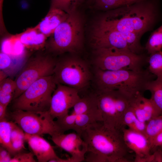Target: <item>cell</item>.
I'll list each match as a JSON object with an SVG mask.
<instances>
[{
    "mask_svg": "<svg viewBox=\"0 0 162 162\" xmlns=\"http://www.w3.org/2000/svg\"><path fill=\"white\" fill-rule=\"evenodd\" d=\"M87 148L85 161L88 162H131L134 159L124 141L122 130L95 123L80 135Z\"/></svg>",
    "mask_w": 162,
    "mask_h": 162,
    "instance_id": "1",
    "label": "cell"
},
{
    "mask_svg": "<svg viewBox=\"0 0 162 162\" xmlns=\"http://www.w3.org/2000/svg\"><path fill=\"white\" fill-rule=\"evenodd\" d=\"M159 0H142L106 11L96 23L103 27L141 36L153 30L159 17Z\"/></svg>",
    "mask_w": 162,
    "mask_h": 162,
    "instance_id": "2",
    "label": "cell"
},
{
    "mask_svg": "<svg viewBox=\"0 0 162 162\" xmlns=\"http://www.w3.org/2000/svg\"><path fill=\"white\" fill-rule=\"evenodd\" d=\"M156 76L148 69L140 71L96 68L94 75L98 90H118L130 98L146 91L148 82Z\"/></svg>",
    "mask_w": 162,
    "mask_h": 162,
    "instance_id": "3",
    "label": "cell"
},
{
    "mask_svg": "<svg viewBox=\"0 0 162 162\" xmlns=\"http://www.w3.org/2000/svg\"><path fill=\"white\" fill-rule=\"evenodd\" d=\"M76 11L56 29L46 45L48 51L55 54L65 52L76 53L82 49L83 42L82 20Z\"/></svg>",
    "mask_w": 162,
    "mask_h": 162,
    "instance_id": "4",
    "label": "cell"
},
{
    "mask_svg": "<svg viewBox=\"0 0 162 162\" xmlns=\"http://www.w3.org/2000/svg\"><path fill=\"white\" fill-rule=\"evenodd\" d=\"M57 84L53 75L39 79L13 100L12 109L32 112L48 111Z\"/></svg>",
    "mask_w": 162,
    "mask_h": 162,
    "instance_id": "5",
    "label": "cell"
},
{
    "mask_svg": "<svg viewBox=\"0 0 162 162\" xmlns=\"http://www.w3.org/2000/svg\"><path fill=\"white\" fill-rule=\"evenodd\" d=\"M94 62L96 68L104 70H121L140 71L147 63L148 57L130 50L115 48L94 49Z\"/></svg>",
    "mask_w": 162,
    "mask_h": 162,
    "instance_id": "6",
    "label": "cell"
},
{
    "mask_svg": "<svg viewBox=\"0 0 162 162\" xmlns=\"http://www.w3.org/2000/svg\"><path fill=\"white\" fill-rule=\"evenodd\" d=\"M92 30L90 42L94 49L115 48L139 54L144 50L140 42L142 36L137 34L121 32L96 23Z\"/></svg>",
    "mask_w": 162,
    "mask_h": 162,
    "instance_id": "7",
    "label": "cell"
},
{
    "mask_svg": "<svg viewBox=\"0 0 162 162\" xmlns=\"http://www.w3.org/2000/svg\"><path fill=\"white\" fill-rule=\"evenodd\" d=\"M56 60L48 55L38 54L23 64L14 80L16 88L13 100L39 79L53 75Z\"/></svg>",
    "mask_w": 162,
    "mask_h": 162,
    "instance_id": "8",
    "label": "cell"
},
{
    "mask_svg": "<svg viewBox=\"0 0 162 162\" xmlns=\"http://www.w3.org/2000/svg\"><path fill=\"white\" fill-rule=\"evenodd\" d=\"M53 75L57 84L79 90L88 85L91 77L87 64L82 60L74 57L56 60Z\"/></svg>",
    "mask_w": 162,
    "mask_h": 162,
    "instance_id": "9",
    "label": "cell"
},
{
    "mask_svg": "<svg viewBox=\"0 0 162 162\" xmlns=\"http://www.w3.org/2000/svg\"><path fill=\"white\" fill-rule=\"evenodd\" d=\"M9 116L26 134H47L52 137L64 133L48 111L32 112L16 110L10 112Z\"/></svg>",
    "mask_w": 162,
    "mask_h": 162,
    "instance_id": "10",
    "label": "cell"
},
{
    "mask_svg": "<svg viewBox=\"0 0 162 162\" xmlns=\"http://www.w3.org/2000/svg\"><path fill=\"white\" fill-rule=\"evenodd\" d=\"M79 90L66 85L57 84L51 100L48 112L54 119L69 113L80 99Z\"/></svg>",
    "mask_w": 162,
    "mask_h": 162,
    "instance_id": "11",
    "label": "cell"
},
{
    "mask_svg": "<svg viewBox=\"0 0 162 162\" xmlns=\"http://www.w3.org/2000/svg\"><path fill=\"white\" fill-rule=\"evenodd\" d=\"M95 93L104 125L120 130L118 124V90H98Z\"/></svg>",
    "mask_w": 162,
    "mask_h": 162,
    "instance_id": "12",
    "label": "cell"
},
{
    "mask_svg": "<svg viewBox=\"0 0 162 162\" xmlns=\"http://www.w3.org/2000/svg\"><path fill=\"white\" fill-rule=\"evenodd\" d=\"M122 132L127 146L135 154L134 162H155L151 142L145 134L126 128Z\"/></svg>",
    "mask_w": 162,
    "mask_h": 162,
    "instance_id": "13",
    "label": "cell"
},
{
    "mask_svg": "<svg viewBox=\"0 0 162 162\" xmlns=\"http://www.w3.org/2000/svg\"><path fill=\"white\" fill-rule=\"evenodd\" d=\"M51 139L57 146L70 155L71 162L85 161L87 152L86 144L81 136L76 132L61 134L51 137Z\"/></svg>",
    "mask_w": 162,
    "mask_h": 162,
    "instance_id": "14",
    "label": "cell"
},
{
    "mask_svg": "<svg viewBox=\"0 0 162 162\" xmlns=\"http://www.w3.org/2000/svg\"><path fill=\"white\" fill-rule=\"evenodd\" d=\"M25 133V140L39 162H62L51 144L40 135Z\"/></svg>",
    "mask_w": 162,
    "mask_h": 162,
    "instance_id": "15",
    "label": "cell"
},
{
    "mask_svg": "<svg viewBox=\"0 0 162 162\" xmlns=\"http://www.w3.org/2000/svg\"><path fill=\"white\" fill-rule=\"evenodd\" d=\"M130 106L138 119L146 123L150 120L161 115L160 111L151 99L138 94L130 99Z\"/></svg>",
    "mask_w": 162,
    "mask_h": 162,
    "instance_id": "16",
    "label": "cell"
},
{
    "mask_svg": "<svg viewBox=\"0 0 162 162\" xmlns=\"http://www.w3.org/2000/svg\"><path fill=\"white\" fill-rule=\"evenodd\" d=\"M69 14L56 8H51L45 17L36 27L47 37L52 35L56 29L68 17Z\"/></svg>",
    "mask_w": 162,
    "mask_h": 162,
    "instance_id": "17",
    "label": "cell"
},
{
    "mask_svg": "<svg viewBox=\"0 0 162 162\" xmlns=\"http://www.w3.org/2000/svg\"><path fill=\"white\" fill-rule=\"evenodd\" d=\"M16 35L25 47L32 50H40L46 46L47 37L36 26L28 28Z\"/></svg>",
    "mask_w": 162,
    "mask_h": 162,
    "instance_id": "18",
    "label": "cell"
},
{
    "mask_svg": "<svg viewBox=\"0 0 162 162\" xmlns=\"http://www.w3.org/2000/svg\"><path fill=\"white\" fill-rule=\"evenodd\" d=\"M72 112L76 115L100 113L96 93L81 98L73 107Z\"/></svg>",
    "mask_w": 162,
    "mask_h": 162,
    "instance_id": "19",
    "label": "cell"
},
{
    "mask_svg": "<svg viewBox=\"0 0 162 162\" xmlns=\"http://www.w3.org/2000/svg\"><path fill=\"white\" fill-rule=\"evenodd\" d=\"M102 121V118L100 113H86L77 115H76L74 130L80 135L83 130L91 125Z\"/></svg>",
    "mask_w": 162,
    "mask_h": 162,
    "instance_id": "20",
    "label": "cell"
},
{
    "mask_svg": "<svg viewBox=\"0 0 162 162\" xmlns=\"http://www.w3.org/2000/svg\"><path fill=\"white\" fill-rule=\"evenodd\" d=\"M142 0H89L95 8L107 11L130 5Z\"/></svg>",
    "mask_w": 162,
    "mask_h": 162,
    "instance_id": "21",
    "label": "cell"
},
{
    "mask_svg": "<svg viewBox=\"0 0 162 162\" xmlns=\"http://www.w3.org/2000/svg\"><path fill=\"white\" fill-rule=\"evenodd\" d=\"M16 88L15 82L10 77L0 82V104L7 106L13 100Z\"/></svg>",
    "mask_w": 162,
    "mask_h": 162,
    "instance_id": "22",
    "label": "cell"
},
{
    "mask_svg": "<svg viewBox=\"0 0 162 162\" xmlns=\"http://www.w3.org/2000/svg\"><path fill=\"white\" fill-rule=\"evenodd\" d=\"M149 91L151 94V99L160 110L162 115V78H157L149 82L146 91Z\"/></svg>",
    "mask_w": 162,
    "mask_h": 162,
    "instance_id": "23",
    "label": "cell"
},
{
    "mask_svg": "<svg viewBox=\"0 0 162 162\" xmlns=\"http://www.w3.org/2000/svg\"><path fill=\"white\" fill-rule=\"evenodd\" d=\"M123 124L131 130L145 134L146 123L138 119L130 106L124 114Z\"/></svg>",
    "mask_w": 162,
    "mask_h": 162,
    "instance_id": "24",
    "label": "cell"
},
{
    "mask_svg": "<svg viewBox=\"0 0 162 162\" xmlns=\"http://www.w3.org/2000/svg\"><path fill=\"white\" fill-rule=\"evenodd\" d=\"M11 121L6 119L0 121V143L1 146L6 148L13 156L11 139Z\"/></svg>",
    "mask_w": 162,
    "mask_h": 162,
    "instance_id": "25",
    "label": "cell"
},
{
    "mask_svg": "<svg viewBox=\"0 0 162 162\" xmlns=\"http://www.w3.org/2000/svg\"><path fill=\"white\" fill-rule=\"evenodd\" d=\"M145 50L148 55L161 51L162 49V25L150 34Z\"/></svg>",
    "mask_w": 162,
    "mask_h": 162,
    "instance_id": "26",
    "label": "cell"
},
{
    "mask_svg": "<svg viewBox=\"0 0 162 162\" xmlns=\"http://www.w3.org/2000/svg\"><path fill=\"white\" fill-rule=\"evenodd\" d=\"M147 63L149 64L148 71L157 78H162V51L149 55Z\"/></svg>",
    "mask_w": 162,
    "mask_h": 162,
    "instance_id": "27",
    "label": "cell"
},
{
    "mask_svg": "<svg viewBox=\"0 0 162 162\" xmlns=\"http://www.w3.org/2000/svg\"><path fill=\"white\" fill-rule=\"evenodd\" d=\"M162 130V115L152 118L146 123L145 134L151 143L155 137Z\"/></svg>",
    "mask_w": 162,
    "mask_h": 162,
    "instance_id": "28",
    "label": "cell"
},
{
    "mask_svg": "<svg viewBox=\"0 0 162 162\" xmlns=\"http://www.w3.org/2000/svg\"><path fill=\"white\" fill-rule=\"evenodd\" d=\"M85 0H51V8H60L68 14L76 11Z\"/></svg>",
    "mask_w": 162,
    "mask_h": 162,
    "instance_id": "29",
    "label": "cell"
},
{
    "mask_svg": "<svg viewBox=\"0 0 162 162\" xmlns=\"http://www.w3.org/2000/svg\"><path fill=\"white\" fill-rule=\"evenodd\" d=\"M76 115L72 112L57 118L56 121L57 124L64 133L66 131L74 130Z\"/></svg>",
    "mask_w": 162,
    "mask_h": 162,
    "instance_id": "30",
    "label": "cell"
},
{
    "mask_svg": "<svg viewBox=\"0 0 162 162\" xmlns=\"http://www.w3.org/2000/svg\"><path fill=\"white\" fill-rule=\"evenodd\" d=\"M14 57L2 51L0 52V70L5 72L8 76L11 74V69L13 68V60Z\"/></svg>",
    "mask_w": 162,
    "mask_h": 162,
    "instance_id": "31",
    "label": "cell"
},
{
    "mask_svg": "<svg viewBox=\"0 0 162 162\" xmlns=\"http://www.w3.org/2000/svg\"><path fill=\"white\" fill-rule=\"evenodd\" d=\"M34 154L32 152L19 153L12 158L10 162H35Z\"/></svg>",
    "mask_w": 162,
    "mask_h": 162,
    "instance_id": "32",
    "label": "cell"
},
{
    "mask_svg": "<svg viewBox=\"0 0 162 162\" xmlns=\"http://www.w3.org/2000/svg\"><path fill=\"white\" fill-rule=\"evenodd\" d=\"M25 133L22 129L16 124L11 121V142L19 139L25 140Z\"/></svg>",
    "mask_w": 162,
    "mask_h": 162,
    "instance_id": "33",
    "label": "cell"
},
{
    "mask_svg": "<svg viewBox=\"0 0 162 162\" xmlns=\"http://www.w3.org/2000/svg\"><path fill=\"white\" fill-rule=\"evenodd\" d=\"M25 139H19L11 142L13 156L26 149L24 146Z\"/></svg>",
    "mask_w": 162,
    "mask_h": 162,
    "instance_id": "34",
    "label": "cell"
},
{
    "mask_svg": "<svg viewBox=\"0 0 162 162\" xmlns=\"http://www.w3.org/2000/svg\"><path fill=\"white\" fill-rule=\"evenodd\" d=\"M151 152L162 149V130L153 139L151 143Z\"/></svg>",
    "mask_w": 162,
    "mask_h": 162,
    "instance_id": "35",
    "label": "cell"
},
{
    "mask_svg": "<svg viewBox=\"0 0 162 162\" xmlns=\"http://www.w3.org/2000/svg\"><path fill=\"white\" fill-rule=\"evenodd\" d=\"M9 152L5 148L0 147V162H10L12 158Z\"/></svg>",
    "mask_w": 162,
    "mask_h": 162,
    "instance_id": "36",
    "label": "cell"
},
{
    "mask_svg": "<svg viewBox=\"0 0 162 162\" xmlns=\"http://www.w3.org/2000/svg\"><path fill=\"white\" fill-rule=\"evenodd\" d=\"M7 106L0 104V121L6 119Z\"/></svg>",
    "mask_w": 162,
    "mask_h": 162,
    "instance_id": "37",
    "label": "cell"
},
{
    "mask_svg": "<svg viewBox=\"0 0 162 162\" xmlns=\"http://www.w3.org/2000/svg\"><path fill=\"white\" fill-rule=\"evenodd\" d=\"M8 75L4 71L0 70V82L8 77Z\"/></svg>",
    "mask_w": 162,
    "mask_h": 162,
    "instance_id": "38",
    "label": "cell"
}]
</instances>
